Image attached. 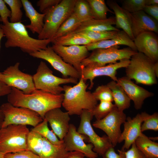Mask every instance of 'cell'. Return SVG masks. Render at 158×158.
<instances>
[{
  "label": "cell",
  "mask_w": 158,
  "mask_h": 158,
  "mask_svg": "<svg viewBox=\"0 0 158 158\" xmlns=\"http://www.w3.org/2000/svg\"><path fill=\"white\" fill-rule=\"evenodd\" d=\"M63 99V93L56 95L36 89L31 94H26L14 87H11L7 95L8 102L13 106L32 110L43 119L47 112L61 107Z\"/></svg>",
  "instance_id": "obj_1"
},
{
  "label": "cell",
  "mask_w": 158,
  "mask_h": 158,
  "mask_svg": "<svg viewBox=\"0 0 158 158\" xmlns=\"http://www.w3.org/2000/svg\"><path fill=\"white\" fill-rule=\"evenodd\" d=\"M6 41V48L18 47L23 52L28 54L46 49L51 42L50 39L41 40L30 37L24 25L21 22L11 23L8 21L0 24Z\"/></svg>",
  "instance_id": "obj_2"
},
{
  "label": "cell",
  "mask_w": 158,
  "mask_h": 158,
  "mask_svg": "<svg viewBox=\"0 0 158 158\" xmlns=\"http://www.w3.org/2000/svg\"><path fill=\"white\" fill-rule=\"evenodd\" d=\"M88 86L81 76L74 86L63 87L64 93L62 105L70 115H80L83 110L91 111L97 104L92 93L87 91Z\"/></svg>",
  "instance_id": "obj_3"
},
{
  "label": "cell",
  "mask_w": 158,
  "mask_h": 158,
  "mask_svg": "<svg viewBox=\"0 0 158 158\" xmlns=\"http://www.w3.org/2000/svg\"><path fill=\"white\" fill-rule=\"evenodd\" d=\"M76 0H61L56 6L44 13V22L42 31L38 36L41 40H52L58 29L73 13Z\"/></svg>",
  "instance_id": "obj_4"
},
{
  "label": "cell",
  "mask_w": 158,
  "mask_h": 158,
  "mask_svg": "<svg viewBox=\"0 0 158 158\" xmlns=\"http://www.w3.org/2000/svg\"><path fill=\"white\" fill-rule=\"evenodd\" d=\"M125 68L126 77L137 83L152 85L157 83L155 63L143 53L137 52Z\"/></svg>",
  "instance_id": "obj_5"
},
{
  "label": "cell",
  "mask_w": 158,
  "mask_h": 158,
  "mask_svg": "<svg viewBox=\"0 0 158 158\" xmlns=\"http://www.w3.org/2000/svg\"><path fill=\"white\" fill-rule=\"evenodd\" d=\"M32 77L37 90L56 95L61 94L63 91L61 85L69 83L76 84L78 83V79L75 78H61L54 75L46 63L42 61Z\"/></svg>",
  "instance_id": "obj_6"
},
{
  "label": "cell",
  "mask_w": 158,
  "mask_h": 158,
  "mask_svg": "<svg viewBox=\"0 0 158 158\" xmlns=\"http://www.w3.org/2000/svg\"><path fill=\"white\" fill-rule=\"evenodd\" d=\"M27 126L10 125L0 128V151L4 154L27 150Z\"/></svg>",
  "instance_id": "obj_7"
},
{
  "label": "cell",
  "mask_w": 158,
  "mask_h": 158,
  "mask_svg": "<svg viewBox=\"0 0 158 158\" xmlns=\"http://www.w3.org/2000/svg\"><path fill=\"white\" fill-rule=\"evenodd\" d=\"M0 109L4 116L0 128L13 124L35 127L43 120L36 112L26 108L15 107L8 102L2 104Z\"/></svg>",
  "instance_id": "obj_8"
},
{
  "label": "cell",
  "mask_w": 158,
  "mask_h": 158,
  "mask_svg": "<svg viewBox=\"0 0 158 158\" xmlns=\"http://www.w3.org/2000/svg\"><path fill=\"white\" fill-rule=\"evenodd\" d=\"M119 48V46H116L106 49H95L83 60L81 66L85 67L89 64L104 66L115 63L123 59H130L138 52L129 47L121 49Z\"/></svg>",
  "instance_id": "obj_9"
},
{
  "label": "cell",
  "mask_w": 158,
  "mask_h": 158,
  "mask_svg": "<svg viewBox=\"0 0 158 158\" xmlns=\"http://www.w3.org/2000/svg\"><path fill=\"white\" fill-rule=\"evenodd\" d=\"M80 116V121L78 132L86 136L88 142L93 146V151L103 156L110 148L114 147L110 140L107 135L100 137L94 130L91 123L93 117L91 111L83 110Z\"/></svg>",
  "instance_id": "obj_10"
},
{
  "label": "cell",
  "mask_w": 158,
  "mask_h": 158,
  "mask_svg": "<svg viewBox=\"0 0 158 158\" xmlns=\"http://www.w3.org/2000/svg\"><path fill=\"white\" fill-rule=\"evenodd\" d=\"M20 63L8 67L3 72H0V81L11 87L21 90L24 94H29L36 89L32 76L24 73L19 69Z\"/></svg>",
  "instance_id": "obj_11"
},
{
  "label": "cell",
  "mask_w": 158,
  "mask_h": 158,
  "mask_svg": "<svg viewBox=\"0 0 158 158\" xmlns=\"http://www.w3.org/2000/svg\"><path fill=\"white\" fill-rule=\"evenodd\" d=\"M126 118L123 111H119L115 106L107 116L101 119L96 120L92 125L106 134L114 147L118 143L121 133V125L125 121Z\"/></svg>",
  "instance_id": "obj_12"
},
{
  "label": "cell",
  "mask_w": 158,
  "mask_h": 158,
  "mask_svg": "<svg viewBox=\"0 0 158 158\" xmlns=\"http://www.w3.org/2000/svg\"><path fill=\"white\" fill-rule=\"evenodd\" d=\"M130 60L123 59L114 63L104 66L89 64L85 67L82 66L81 76L84 81L86 82L89 80L90 85L89 89L93 87L95 78L98 76H106L110 78L112 80L116 82L118 78L116 76L117 70L120 68H126L129 64Z\"/></svg>",
  "instance_id": "obj_13"
},
{
  "label": "cell",
  "mask_w": 158,
  "mask_h": 158,
  "mask_svg": "<svg viewBox=\"0 0 158 158\" xmlns=\"http://www.w3.org/2000/svg\"><path fill=\"white\" fill-rule=\"evenodd\" d=\"M29 55L48 62L55 70L61 73L63 78L69 76L80 79L81 78V74L72 66L64 62L51 47L48 45L46 49L30 54Z\"/></svg>",
  "instance_id": "obj_14"
},
{
  "label": "cell",
  "mask_w": 158,
  "mask_h": 158,
  "mask_svg": "<svg viewBox=\"0 0 158 158\" xmlns=\"http://www.w3.org/2000/svg\"><path fill=\"white\" fill-rule=\"evenodd\" d=\"M86 139L87 140L86 136L79 133L75 126L70 124L68 130L63 140L68 152H79L88 158H97L98 155L93 151V145L91 143L86 144L84 141Z\"/></svg>",
  "instance_id": "obj_15"
},
{
  "label": "cell",
  "mask_w": 158,
  "mask_h": 158,
  "mask_svg": "<svg viewBox=\"0 0 158 158\" xmlns=\"http://www.w3.org/2000/svg\"><path fill=\"white\" fill-rule=\"evenodd\" d=\"M51 47L64 62L72 66L81 75V63L89 55L85 45L63 46L53 44Z\"/></svg>",
  "instance_id": "obj_16"
},
{
  "label": "cell",
  "mask_w": 158,
  "mask_h": 158,
  "mask_svg": "<svg viewBox=\"0 0 158 158\" xmlns=\"http://www.w3.org/2000/svg\"><path fill=\"white\" fill-rule=\"evenodd\" d=\"M144 120L142 114H138L132 118L127 117L126 120L123 123V130L121 132L118 140V143L123 141L124 144L121 148L128 150L135 140L142 134L141 126Z\"/></svg>",
  "instance_id": "obj_17"
},
{
  "label": "cell",
  "mask_w": 158,
  "mask_h": 158,
  "mask_svg": "<svg viewBox=\"0 0 158 158\" xmlns=\"http://www.w3.org/2000/svg\"><path fill=\"white\" fill-rule=\"evenodd\" d=\"M124 90L137 110L141 109L144 100L154 96V94L133 82L126 76L118 78L116 81Z\"/></svg>",
  "instance_id": "obj_18"
},
{
  "label": "cell",
  "mask_w": 158,
  "mask_h": 158,
  "mask_svg": "<svg viewBox=\"0 0 158 158\" xmlns=\"http://www.w3.org/2000/svg\"><path fill=\"white\" fill-rule=\"evenodd\" d=\"M68 113L60 108L51 109L45 114L44 119L49 122L52 131L59 140H63L69 128L70 118Z\"/></svg>",
  "instance_id": "obj_19"
},
{
  "label": "cell",
  "mask_w": 158,
  "mask_h": 158,
  "mask_svg": "<svg viewBox=\"0 0 158 158\" xmlns=\"http://www.w3.org/2000/svg\"><path fill=\"white\" fill-rule=\"evenodd\" d=\"M138 52L143 53L154 63L158 61V38L155 33H142L133 41Z\"/></svg>",
  "instance_id": "obj_20"
},
{
  "label": "cell",
  "mask_w": 158,
  "mask_h": 158,
  "mask_svg": "<svg viewBox=\"0 0 158 158\" xmlns=\"http://www.w3.org/2000/svg\"><path fill=\"white\" fill-rule=\"evenodd\" d=\"M131 30L135 38L146 32L158 33V21L146 14L143 10L130 13Z\"/></svg>",
  "instance_id": "obj_21"
},
{
  "label": "cell",
  "mask_w": 158,
  "mask_h": 158,
  "mask_svg": "<svg viewBox=\"0 0 158 158\" xmlns=\"http://www.w3.org/2000/svg\"><path fill=\"white\" fill-rule=\"evenodd\" d=\"M125 45L133 50L137 51L133 41L124 31L120 30L113 38L108 40L91 42L85 45L88 50L106 49L116 46Z\"/></svg>",
  "instance_id": "obj_22"
},
{
  "label": "cell",
  "mask_w": 158,
  "mask_h": 158,
  "mask_svg": "<svg viewBox=\"0 0 158 158\" xmlns=\"http://www.w3.org/2000/svg\"><path fill=\"white\" fill-rule=\"evenodd\" d=\"M116 24L115 17L111 16L104 20L92 18L83 22L73 32L83 31H118V29L113 26Z\"/></svg>",
  "instance_id": "obj_23"
},
{
  "label": "cell",
  "mask_w": 158,
  "mask_h": 158,
  "mask_svg": "<svg viewBox=\"0 0 158 158\" xmlns=\"http://www.w3.org/2000/svg\"><path fill=\"white\" fill-rule=\"evenodd\" d=\"M107 3L115 15L116 28L122 29L134 41L135 38L131 30L130 13L119 6L115 1L108 0Z\"/></svg>",
  "instance_id": "obj_24"
},
{
  "label": "cell",
  "mask_w": 158,
  "mask_h": 158,
  "mask_svg": "<svg viewBox=\"0 0 158 158\" xmlns=\"http://www.w3.org/2000/svg\"><path fill=\"white\" fill-rule=\"evenodd\" d=\"M26 16L30 20V24L25 25L33 33L38 35L42 30L44 26V20L45 14L38 13L28 0H21Z\"/></svg>",
  "instance_id": "obj_25"
},
{
  "label": "cell",
  "mask_w": 158,
  "mask_h": 158,
  "mask_svg": "<svg viewBox=\"0 0 158 158\" xmlns=\"http://www.w3.org/2000/svg\"><path fill=\"white\" fill-rule=\"evenodd\" d=\"M106 85L111 91L114 104L118 110L123 111L129 108L131 100L123 88L116 82L112 80Z\"/></svg>",
  "instance_id": "obj_26"
},
{
  "label": "cell",
  "mask_w": 158,
  "mask_h": 158,
  "mask_svg": "<svg viewBox=\"0 0 158 158\" xmlns=\"http://www.w3.org/2000/svg\"><path fill=\"white\" fill-rule=\"evenodd\" d=\"M138 148L147 158H158V143L150 140L142 133L135 140Z\"/></svg>",
  "instance_id": "obj_27"
},
{
  "label": "cell",
  "mask_w": 158,
  "mask_h": 158,
  "mask_svg": "<svg viewBox=\"0 0 158 158\" xmlns=\"http://www.w3.org/2000/svg\"><path fill=\"white\" fill-rule=\"evenodd\" d=\"M63 143L53 144L43 137V145L39 155L40 158H63L68 152Z\"/></svg>",
  "instance_id": "obj_28"
},
{
  "label": "cell",
  "mask_w": 158,
  "mask_h": 158,
  "mask_svg": "<svg viewBox=\"0 0 158 158\" xmlns=\"http://www.w3.org/2000/svg\"><path fill=\"white\" fill-rule=\"evenodd\" d=\"M53 44L63 46L86 45L92 42L90 40L79 33L71 32L52 41Z\"/></svg>",
  "instance_id": "obj_29"
},
{
  "label": "cell",
  "mask_w": 158,
  "mask_h": 158,
  "mask_svg": "<svg viewBox=\"0 0 158 158\" xmlns=\"http://www.w3.org/2000/svg\"><path fill=\"white\" fill-rule=\"evenodd\" d=\"M81 23L73 13L59 27L52 41L73 32Z\"/></svg>",
  "instance_id": "obj_30"
},
{
  "label": "cell",
  "mask_w": 158,
  "mask_h": 158,
  "mask_svg": "<svg viewBox=\"0 0 158 158\" xmlns=\"http://www.w3.org/2000/svg\"><path fill=\"white\" fill-rule=\"evenodd\" d=\"M89 4L94 19L104 20L107 18V12L114 14L107 6L104 0H87Z\"/></svg>",
  "instance_id": "obj_31"
},
{
  "label": "cell",
  "mask_w": 158,
  "mask_h": 158,
  "mask_svg": "<svg viewBox=\"0 0 158 158\" xmlns=\"http://www.w3.org/2000/svg\"><path fill=\"white\" fill-rule=\"evenodd\" d=\"M73 13L81 23L93 18L89 4L87 0H76Z\"/></svg>",
  "instance_id": "obj_32"
},
{
  "label": "cell",
  "mask_w": 158,
  "mask_h": 158,
  "mask_svg": "<svg viewBox=\"0 0 158 158\" xmlns=\"http://www.w3.org/2000/svg\"><path fill=\"white\" fill-rule=\"evenodd\" d=\"M48 123L47 121L44 119L42 121L34 127L31 130L39 134L53 144L59 145L63 144V140H60L58 139L53 132L49 129Z\"/></svg>",
  "instance_id": "obj_33"
},
{
  "label": "cell",
  "mask_w": 158,
  "mask_h": 158,
  "mask_svg": "<svg viewBox=\"0 0 158 158\" xmlns=\"http://www.w3.org/2000/svg\"><path fill=\"white\" fill-rule=\"evenodd\" d=\"M43 145V137L32 130L30 131L27 138V150L39 155Z\"/></svg>",
  "instance_id": "obj_34"
},
{
  "label": "cell",
  "mask_w": 158,
  "mask_h": 158,
  "mask_svg": "<svg viewBox=\"0 0 158 158\" xmlns=\"http://www.w3.org/2000/svg\"><path fill=\"white\" fill-rule=\"evenodd\" d=\"M119 30L118 31H83L78 33L86 37L92 42L111 39L114 37Z\"/></svg>",
  "instance_id": "obj_35"
},
{
  "label": "cell",
  "mask_w": 158,
  "mask_h": 158,
  "mask_svg": "<svg viewBox=\"0 0 158 158\" xmlns=\"http://www.w3.org/2000/svg\"><path fill=\"white\" fill-rule=\"evenodd\" d=\"M11 9L10 22H21L23 13L21 9L23 6L21 0H4Z\"/></svg>",
  "instance_id": "obj_36"
},
{
  "label": "cell",
  "mask_w": 158,
  "mask_h": 158,
  "mask_svg": "<svg viewBox=\"0 0 158 158\" xmlns=\"http://www.w3.org/2000/svg\"><path fill=\"white\" fill-rule=\"evenodd\" d=\"M115 106L112 102L100 101V103L91 111L97 120H100L107 116Z\"/></svg>",
  "instance_id": "obj_37"
},
{
  "label": "cell",
  "mask_w": 158,
  "mask_h": 158,
  "mask_svg": "<svg viewBox=\"0 0 158 158\" xmlns=\"http://www.w3.org/2000/svg\"><path fill=\"white\" fill-rule=\"evenodd\" d=\"M144 120L141 126L142 132L147 130H158V113L155 112L150 115L145 112H142Z\"/></svg>",
  "instance_id": "obj_38"
},
{
  "label": "cell",
  "mask_w": 158,
  "mask_h": 158,
  "mask_svg": "<svg viewBox=\"0 0 158 158\" xmlns=\"http://www.w3.org/2000/svg\"><path fill=\"white\" fill-rule=\"evenodd\" d=\"M92 93L97 101H113L111 91L107 85L98 86Z\"/></svg>",
  "instance_id": "obj_39"
},
{
  "label": "cell",
  "mask_w": 158,
  "mask_h": 158,
  "mask_svg": "<svg viewBox=\"0 0 158 158\" xmlns=\"http://www.w3.org/2000/svg\"><path fill=\"white\" fill-rule=\"evenodd\" d=\"M146 0H124L122 1V7L130 13L143 10Z\"/></svg>",
  "instance_id": "obj_40"
},
{
  "label": "cell",
  "mask_w": 158,
  "mask_h": 158,
  "mask_svg": "<svg viewBox=\"0 0 158 158\" xmlns=\"http://www.w3.org/2000/svg\"><path fill=\"white\" fill-rule=\"evenodd\" d=\"M61 0H40L37 3L40 12L44 13L47 11L59 4Z\"/></svg>",
  "instance_id": "obj_41"
},
{
  "label": "cell",
  "mask_w": 158,
  "mask_h": 158,
  "mask_svg": "<svg viewBox=\"0 0 158 158\" xmlns=\"http://www.w3.org/2000/svg\"><path fill=\"white\" fill-rule=\"evenodd\" d=\"M4 157L5 158H40L38 155L28 150L6 154Z\"/></svg>",
  "instance_id": "obj_42"
},
{
  "label": "cell",
  "mask_w": 158,
  "mask_h": 158,
  "mask_svg": "<svg viewBox=\"0 0 158 158\" xmlns=\"http://www.w3.org/2000/svg\"><path fill=\"white\" fill-rule=\"evenodd\" d=\"M4 0H0V21L4 24L9 21L8 18L11 17V11L7 8Z\"/></svg>",
  "instance_id": "obj_43"
},
{
  "label": "cell",
  "mask_w": 158,
  "mask_h": 158,
  "mask_svg": "<svg viewBox=\"0 0 158 158\" xmlns=\"http://www.w3.org/2000/svg\"><path fill=\"white\" fill-rule=\"evenodd\" d=\"M131 146L130 149L125 152L126 158H147L138 148L135 142Z\"/></svg>",
  "instance_id": "obj_44"
},
{
  "label": "cell",
  "mask_w": 158,
  "mask_h": 158,
  "mask_svg": "<svg viewBox=\"0 0 158 158\" xmlns=\"http://www.w3.org/2000/svg\"><path fill=\"white\" fill-rule=\"evenodd\" d=\"M114 148H110L102 156L103 158H126L125 150L122 148L118 150V154L116 153Z\"/></svg>",
  "instance_id": "obj_45"
},
{
  "label": "cell",
  "mask_w": 158,
  "mask_h": 158,
  "mask_svg": "<svg viewBox=\"0 0 158 158\" xmlns=\"http://www.w3.org/2000/svg\"><path fill=\"white\" fill-rule=\"evenodd\" d=\"M143 11L146 14L158 21V5H146Z\"/></svg>",
  "instance_id": "obj_46"
},
{
  "label": "cell",
  "mask_w": 158,
  "mask_h": 158,
  "mask_svg": "<svg viewBox=\"0 0 158 158\" xmlns=\"http://www.w3.org/2000/svg\"><path fill=\"white\" fill-rule=\"evenodd\" d=\"M11 87L0 81V97L8 95L11 92Z\"/></svg>",
  "instance_id": "obj_47"
},
{
  "label": "cell",
  "mask_w": 158,
  "mask_h": 158,
  "mask_svg": "<svg viewBox=\"0 0 158 158\" xmlns=\"http://www.w3.org/2000/svg\"><path fill=\"white\" fill-rule=\"evenodd\" d=\"M84 154L79 152H68L63 158H84Z\"/></svg>",
  "instance_id": "obj_48"
},
{
  "label": "cell",
  "mask_w": 158,
  "mask_h": 158,
  "mask_svg": "<svg viewBox=\"0 0 158 158\" xmlns=\"http://www.w3.org/2000/svg\"><path fill=\"white\" fill-rule=\"evenodd\" d=\"M158 5V0H146V5Z\"/></svg>",
  "instance_id": "obj_49"
},
{
  "label": "cell",
  "mask_w": 158,
  "mask_h": 158,
  "mask_svg": "<svg viewBox=\"0 0 158 158\" xmlns=\"http://www.w3.org/2000/svg\"><path fill=\"white\" fill-rule=\"evenodd\" d=\"M4 119V116L3 113L0 109V128L1 127L2 123Z\"/></svg>",
  "instance_id": "obj_50"
},
{
  "label": "cell",
  "mask_w": 158,
  "mask_h": 158,
  "mask_svg": "<svg viewBox=\"0 0 158 158\" xmlns=\"http://www.w3.org/2000/svg\"><path fill=\"white\" fill-rule=\"evenodd\" d=\"M4 37H5L4 33L2 29L0 27V42L2 38Z\"/></svg>",
  "instance_id": "obj_51"
},
{
  "label": "cell",
  "mask_w": 158,
  "mask_h": 158,
  "mask_svg": "<svg viewBox=\"0 0 158 158\" xmlns=\"http://www.w3.org/2000/svg\"><path fill=\"white\" fill-rule=\"evenodd\" d=\"M149 138L150 140L153 141H154L156 140H158V138L157 137H149Z\"/></svg>",
  "instance_id": "obj_52"
},
{
  "label": "cell",
  "mask_w": 158,
  "mask_h": 158,
  "mask_svg": "<svg viewBox=\"0 0 158 158\" xmlns=\"http://www.w3.org/2000/svg\"><path fill=\"white\" fill-rule=\"evenodd\" d=\"M5 154L0 151V158H5Z\"/></svg>",
  "instance_id": "obj_53"
}]
</instances>
